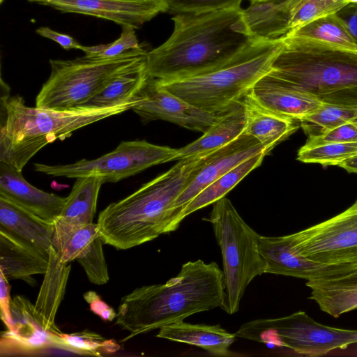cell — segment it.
I'll list each match as a JSON object with an SVG mask.
<instances>
[{
	"instance_id": "6da1fadb",
	"label": "cell",
	"mask_w": 357,
	"mask_h": 357,
	"mask_svg": "<svg viewBox=\"0 0 357 357\" xmlns=\"http://www.w3.org/2000/svg\"><path fill=\"white\" fill-rule=\"evenodd\" d=\"M170 37L148 52L147 76L160 82L205 72L230 59L254 40L240 8L176 14Z\"/></svg>"
},
{
	"instance_id": "5bb4252c",
	"label": "cell",
	"mask_w": 357,
	"mask_h": 357,
	"mask_svg": "<svg viewBox=\"0 0 357 357\" xmlns=\"http://www.w3.org/2000/svg\"><path fill=\"white\" fill-rule=\"evenodd\" d=\"M63 13H79L139 29L167 12L166 0H27Z\"/></svg>"
},
{
	"instance_id": "1f68e13d",
	"label": "cell",
	"mask_w": 357,
	"mask_h": 357,
	"mask_svg": "<svg viewBox=\"0 0 357 357\" xmlns=\"http://www.w3.org/2000/svg\"><path fill=\"white\" fill-rule=\"evenodd\" d=\"M357 119V108L323 103L300 123L307 137L320 135L327 130Z\"/></svg>"
},
{
	"instance_id": "f6af8a7d",
	"label": "cell",
	"mask_w": 357,
	"mask_h": 357,
	"mask_svg": "<svg viewBox=\"0 0 357 357\" xmlns=\"http://www.w3.org/2000/svg\"><path fill=\"white\" fill-rule=\"evenodd\" d=\"M338 166L348 172L357 174V155L344 160Z\"/></svg>"
},
{
	"instance_id": "8d00e7d4",
	"label": "cell",
	"mask_w": 357,
	"mask_h": 357,
	"mask_svg": "<svg viewBox=\"0 0 357 357\" xmlns=\"http://www.w3.org/2000/svg\"><path fill=\"white\" fill-rule=\"evenodd\" d=\"M243 0H166L172 14L202 13L240 8Z\"/></svg>"
},
{
	"instance_id": "7dc6e473",
	"label": "cell",
	"mask_w": 357,
	"mask_h": 357,
	"mask_svg": "<svg viewBox=\"0 0 357 357\" xmlns=\"http://www.w3.org/2000/svg\"><path fill=\"white\" fill-rule=\"evenodd\" d=\"M349 3H357V0H346Z\"/></svg>"
},
{
	"instance_id": "74e56055",
	"label": "cell",
	"mask_w": 357,
	"mask_h": 357,
	"mask_svg": "<svg viewBox=\"0 0 357 357\" xmlns=\"http://www.w3.org/2000/svg\"><path fill=\"white\" fill-rule=\"evenodd\" d=\"M329 142H357V123L349 121L320 135L307 137L305 144L311 146Z\"/></svg>"
},
{
	"instance_id": "f1b7e54d",
	"label": "cell",
	"mask_w": 357,
	"mask_h": 357,
	"mask_svg": "<svg viewBox=\"0 0 357 357\" xmlns=\"http://www.w3.org/2000/svg\"><path fill=\"white\" fill-rule=\"evenodd\" d=\"M285 36L312 40L357 52V43L336 14L319 18L291 30Z\"/></svg>"
},
{
	"instance_id": "d590c367",
	"label": "cell",
	"mask_w": 357,
	"mask_h": 357,
	"mask_svg": "<svg viewBox=\"0 0 357 357\" xmlns=\"http://www.w3.org/2000/svg\"><path fill=\"white\" fill-rule=\"evenodd\" d=\"M103 243L101 236L96 238L89 252L77 259L84 268L89 280L97 285L105 284L109 279L102 250Z\"/></svg>"
},
{
	"instance_id": "681fc988",
	"label": "cell",
	"mask_w": 357,
	"mask_h": 357,
	"mask_svg": "<svg viewBox=\"0 0 357 357\" xmlns=\"http://www.w3.org/2000/svg\"><path fill=\"white\" fill-rule=\"evenodd\" d=\"M355 121L357 123V119Z\"/></svg>"
},
{
	"instance_id": "ffe728a7",
	"label": "cell",
	"mask_w": 357,
	"mask_h": 357,
	"mask_svg": "<svg viewBox=\"0 0 357 357\" xmlns=\"http://www.w3.org/2000/svg\"><path fill=\"white\" fill-rule=\"evenodd\" d=\"M70 269V264L63 263L52 246L47 268L34 304V312L45 331L59 335L63 333L56 325L55 317L65 295Z\"/></svg>"
},
{
	"instance_id": "bcb514c9",
	"label": "cell",
	"mask_w": 357,
	"mask_h": 357,
	"mask_svg": "<svg viewBox=\"0 0 357 357\" xmlns=\"http://www.w3.org/2000/svg\"><path fill=\"white\" fill-rule=\"evenodd\" d=\"M274 1V0H250V3H253V2H261V1Z\"/></svg>"
},
{
	"instance_id": "ac0fdd59",
	"label": "cell",
	"mask_w": 357,
	"mask_h": 357,
	"mask_svg": "<svg viewBox=\"0 0 357 357\" xmlns=\"http://www.w3.org/2000/svg\"><path fill=\"white\" fill-rule=\"evenodd\" d=\"M249 93L262 106L299 122L323 105L310 96L279 84L266 73Z\"/></svg>"
},
{
	"instance_id": "b9f144b4",
	"label": "cell",
	"mask_w": 357,
	"mask_h": 357,
	"mask_svg": "<svg viewBox=\"0 0 357 357\" xmlns=\"http://www.w3.org/2000/svg\"><path fill=\"white\" fill-rule=\"evenodd\" d=\"M36 32L44 38L50 39L58 43L64 50H69L71 49L80 50L82 45H80L72 36L57 32L51 29L47 26H41L36 30Z\"/></svg>"
},
{
	"instance_id": "4316f807",
	"label": "cell",
	"mask_w": 357,
	"mask_h": 357,
	"mask_svg": "<svg viewBox=\"0 0 357 357\" xmlns=\"http://www.w3.org/2000/svg\"><path fill=\"white\" fill-rule=\"evenodd\" d=\"M103 183L102 177L77 178L66 197L64 207L54 224L72 227L93 223L99 192Z\"/></svg>"
},
{
	"instance_id": "2e32d148",
	"label": "cell",
	"mask_w": 357,
	"mask_h": 357,
	"mask_svg": "<svg viewBox=\"0 0 357 357\" xmlns=\"http://www.w3.org/2000/svg\"><path fill=\"white\" fill-rule=\"evenodd\" d=\"M13 329L1 332V356L35 355L50 349L63 350L61 335L45 331L38 321L34 305L16 295L11 300Z\"/></svg>"
},
{
	"instance_id": "cb8c5ba5",
	"label": "cell",
	"mask_w": 357,
	"mask_h": 357,
	"mask_svg": "<svg viewBox=\"0 0 357 357\" xmlns=\"http://www.w3.org/2000/svg\"><path fill=\"white\" fill-rule=\"evenodd\" d=\"M299 0H274L251 3L243 17L254 39L275 40L291 30L293 10Z\"/></svg>"
},
{
	"instance_id": "e575fe53",
	"label": "cell",
	"mask_w": 357,
	"mask_h": 357,
	"mask_svg": "<svg viewBox=\"0 0 357 357\" xmlns=\"http://www.w3.org/2000/svg\"><path fill=\"white\" fill-rule=\"evenodd\" d=\"M348 3L346 0H299L293 10L290 29L293 30L319 18L335 14Z\"/></svg>"
},
{
	"instance_id": "7402d4cb",
	"label": "cell",
	"mask_w": 357,
	"mask_h": 357,
	"mask_svg": "<svg viewBox=\"0 0 357 357\" xmlns=\"http://www.w3.org/2000/svg\"><path fill=\"white\" fill-rule=\"evenodd\" d=\"M47 255L8 233L0 231V272L9 280H23L35 284L33 275L45 274Z\"/></svg>"
},
{
	"instance_id": "4fadbf2b",
	"label": "cell",
	"mask_w": 357,
	"mask_h": 357,
	"mask_svg": "<svg viewBox=\"0 0 357 357\" xmlns=\"http://www.w3.org/2000/svg\"><path fill=\"white\" fill-rule=\"evenodd\" d=\"M263 151L266 152L264 146L244 131L227 144L202 156L174 203L180 220L182 221L180 216L182 210L207 185L243 161Z\"/></svg>"
},
{
	"instance_id": "52a82bcc",
	"label": "cell",
	"mask_w": 357,
	"mask_h": 357,
	"mask_svg": "<svg viewBox=\"0 0 357 357\" xmlns=\"http://www.w3.org/2000/svg\"><path fill=\"white\" fill-rule=\"evenodd\" d=\"M147 53L142 47L110 58L50 59L51 73L36 96V107H81L116 77L145 65Z\"/></svg>"
},
{
	"instance_id": "ee69618b",
	"label": "cell",
	"mask_w": 357,
	"mask_h": 357,
	"mask_svg": "<svg viewBox=\"0 0 357 357\" xmlns=\"http://www.w3.org/2000/svg\"><path fill=\"white\" fill-rule=\"evenodd\" d=\"M108 44L97 45L94 46L82 45L80 50L85 53V55L98 57L107 48Z\"/></svg>"
},
{
	"instance_id": "d4e9b609",
	"label": "cell",
	"mask_w": 357,
	"mask_h": 357,
	"mask_svg": "<svg viewBox=\"0 0 357 357\" xmlns=\"http://www.w3.org/2000/svg\"><path fill=\"white\" fill-rule=\"evenodd\" d=\"M156 337L198 347L214 356H230L232 353L229 347L236 336L219 324H194L181 321L162 326Z\"/></svg>"
},
{
	"instance_id": "c3c4849f",
	"label": "cell",
	"mask_w": 357,
	"mask_h": 357,
	"mask_svg": "<svg viewBox=\"0 0 357 357\" xmlns=\"http://www.w3.org/2000/svg\"><path fill=\"white\" fill-rule=\"evenodd\" d=\"M3 1V0H0V3H1Z\"/></svg>"
},
{
	"instance_id": "e0dca14e",
	"label": "cell",
	"mask_w": 357,
	"mask_h": 357,
	"mask_svg": "<svg viewBox=\"0 0 357 357\" xmlns=\"http://www.w3.org/2000/svg\"><path fill=\"white\" fill-rule=\"evenodd\" d=\"M0 197L51 222L59 216L66 202V197L32 185L24 178L22 171L1 161Z\"/></svg>"
},
{
	"instance_id": "f35d334b",
	"label": "cell",
	"mask_w": 357,
	"mask_h": 357,
	"mask_svg": "<svg viewBox=\"0 0 357 357\" xmlns=\"http://www.w3.org/2000/svg\"><path fill=\"white\" fill-rule=\"evenodd\" d=\"M121 36L114 42L109 43L107 48L99 55L100 58H110L119 56L131 50L142 47L135 34V29L123 26Z\"/></svg>"
},
{
	"instance_id": "60d3db41",
	"label": "cell",
	"mask_w": 357,
	"mask_h": 357,
	"mask_svg": "<svg viewBox=\"0 0 357 357\" xmlns=\"http://www.w3.org/2000/svg\"><path fill=\"white\" fill-rule=\"evenodd\" d=\"M0 309L1 318L8 330L13 329L10 313L11 298L10 296V286L8 280L0 272Z\"/></svg>"
},
{
	"instance_id": "5b68a950",
	"label": "cell",
	"mask_w": 357,
	"mask_h": 357,
	"mask_svg": "<svg viewBox=\"0 0 357 357\" xmlns=\"http://www.w3.org/2000/svg\"><path fill=\"white\" fill-rule=\"evenodd\" d=\"M137 98L112 107H77L69 109L31 107L19 96L1 100L0 161L22 171L42 148L64 139L79 128L131 108Z\"/></svg>"
},
{
	"instance_id": "484cf974",
	"label": "cell",
	"mask_w": 357,
	"mask_h": 357,
	"mask_svg": "<svg viewBox=\"0 0 357 357\" xmlns=\"http://www.w3.org/2000/svg\"><path fill=\"white\" fill-rule=\"evenodd\" d=\"M306 286L323 312L337 318L357 309V272L331 280H309Z\"/></svg>"
},
{
	"instance_id": "7c38bea8",
	"label": "cell",
	"mask_w": 357,
	"mask_h": 357,
	"mask_svg": "<svg viewBox=\"0 0 357 357\" xmlns=\"http://www.w3.org/2000/svg\"><path fill=\"white\" fill-rule=\"evenodd\" d=\"M136 97L138 100L131 109L143 123L164 120L204 132L215 119V114L188 103L148 76Z\"/></svg>"
},
{
	"instance_id": "4dcf8cb0",
	"label": "cell",
	"mask_w": 357,
	"mask_h": 357,
	"mask_svg": "<svg viewBox=\"0 0 357 357\" xmlns=\"http://www.w3.org/2000/svg\"><path fill=\"white\" fill-rule=\"evenodd\" d=\"M146 79L145 64L116 77L81 107H112L131 102Z\"/></svg>"
},
{
	"instance_id": "9c48e42d",
	"label": "cell",
	"mask_w": 357,
	"mask_h": 357,
	"mask_svg": "<svg viewBox=\"0 0 357 357\" xmlns=\"http://www.w3.org/2000/svg\"><path fill=\"white\" fill-rule=\"evenodd\" d=\"M235 335L264 343L271 348L286 347L307 356H321L357 343V330L319 324L302 311L283 317L247 322Z\"/></svg>"
},
{
	"instance_id": "83f0119b",
	"label": "cell",
	"mask_w": 357,
	"mask_h": 357,
	"mask_svg": "<svg viewBox=\"0 0 357 357\" xmlns=\"http://www.w3.org/2000/svg\"><path fill=\"white\" fill-rule=\"evenodd\" d=\"M266 155L265 151L257 153L211 183L185 206L181 213V219L183 220L188 215L225 197L245 176L261 164Z\"/></svg>"
},
{
	"instance_id": "f546056e",
	"label": "cell",
	"mask_w": 357,
	"mask_h": 357,
	"mask_svg": "<svg viewBox=\"0 0 357 357\" xmlns=\"http://www.w3.org/2000/svg\"><path fill=\"white\" fill-rule=\"evenodd\" d=\"M52 246L63 263H70L84 257L93 241L100 236L97 223L72 227L54 224Z\"/></svg>"
},
{
	"instance_id": "d6986e66",
	"label": "cell",
	"mask_w": 357,
	"mask_h": 357,
	"mask_svg": "<svg viewBox=\"0 0 357 357\" xmlns=\"http://www.w3.org/2000/svg\"><path fill=\"white\" fill-rule=\"evenodd\" d=\"M54 222L47 221L6 198L0 197V231L49 255Z\"/></svg>"
},
{
	"instance_id": "8fae6325",
	"label": "cell",
	"mask_w": 357,
	"mask_h": 357,
	"mask_svg": "<svg viewBox=\"0 0 357 357\" xmlns=\"http://www.w3.org/2000/svg\"><path fill=\"white\" fill-rule=\"evenodd\" d=\"M295 254L326 264H357V199L338 215L284 236Z\"/></svg>"
},
{
	"instance_id": "ba28073f",
	"label": "cell",
	"mask_w": 357,
	"mask_h": 357,
	"mask_svg": "<svg viewBox=\"0 0 357 357\" xmlns=\"http://www.w3.org/2000/svg\"><path fill=\"white\" fill-rule=\"evenodd\" d=\"M222 256L225 299L221 308L229 314L239 310L247 287L265 273L259 250L261 235L252 229L226 197L213 204L209 218Z\"/></svg>"
},
{
	"instance_id": "7bdbcfd3",
	"label": "cell",
	"mask_w": 357,
	"mask_h": 357,
	"mask_svg": "<svg viewBox=\"0 0 357 357\" xmlns=\"http://www.w3.org/2000/svg\"><path fill=\"white\" fill-rule=\"evenodd\" d=\"M357 43V3H349L335 13Z\"/></svg>"
},
{
	"instance_id": "9a60e30c",
	"label": "cell",
	"mask_w": 357,
	"mask_h": 357,
	"mask_svg": "<svg viewBox=\"0 0 357 357\" xmlns=\"http://www.w3.org/2000/svg\"><path fill=\"white\" fill-rule=\"evenodd\" d=\"M259 250L266 267L265 273L309 280H331L357 272V264H326L311 261L293 252L284 236H261Z\"/></svg>"
},
{
	"instance_id": "44dd1931",
	"label": "cell",
	"mask_w": 357,
	"mask_h": 357,
	"mask_svg": "<svg viewBox=\"0 0 357 357\" xmlns=\"http://www.w3.org/2000/svg\"><path fill=\"white\" fill-rule=\"evenodd\" d=\"M245 126V112L241 101L215 114L213 123L200 137L178 149L174 160L204 156L236 139L244 132Z\"/></svg>"
},
{
	"instance_id": "603a6c76",
	"label": "cell",
	"mask_w": 357,
	"mask_h": 357,
	"mask_svg": "<svg viewBox=\"0 0 357 357\" xmlns=\"http://www.w3.org/2000/svg\"><path fill=\"white\" fill-rule=\"evenodd\" d=\"M245 112V132L255 137L268 154L300 127L299 121L278 114L257 102L248 92L241 100Z\"/></svg>"
},
{
	"instance_id": "d6a6232c",
	"label": "cell",
	"mask_w": 357,
	"mask_h": 357,
	"mask_svg": "<svg viewBox=\"0 0 357 357\" xmlns=\"http://www.w3.org/2000/svg\"><path fill=\"white\" fill-rule=\"evenodd\" d=\"M355 155H357V142H329L311 146L304 144L298 150L296 159L305 163L338 166Z\"/></svg>"
},
{
	"instance_id": "836d02e7",
	"label": "cell",
	"mask_w": 357,
	"mask_h": 357,
	"mask_svg": "<svg viewBox=\"0 0 357 357\" xmlns=\"http://www.w3.org/2000/svg\"><path fill=\"white\" fill-rule=\"evenodd\" d=\"M61 342L65 351L77 354L101 356L116 352L120 346L114 340H107L89 330L73 333H62Z\"/></svg>"
},
{
	"instance_id": "ab89813d",
	"label": "cell",
	"mask_w": 357,
	"mask_h": 357,
	"mask_svg": "<svg viewBox=\"0 0 357 357\" xmlns=\"http://www.w3.org/2000/svg\"><path fill=\"white\" fill-rule=\"evenodd\" d=\"M83 297L89 303L90 310L98 315L102 320L111 321L116 319V311L103 301L96 292L93 291H87L83 295Z\"/></svg>"
},
{
	"instance_id": "8992f818",
	"label": "cell",
	"mask_w": 357,
	"mask_h": 357,
	"mask_svg": "<svg viewBox=\"0 0 357 357\" xmlns=\"http://www.w3.org/2000/svg\"><path fill=\"white\" fill-rule=\"evenodd\" d=\"M275 40L255 39L234 56L205 72L160 82L188 103L213 114L226 112L241 101L269 70L284 44Z\"/></svg>"
},
{
	"instance_id": "7a4b0ae2",
	"label": "cell",
	"mask_w": 357,
	"mask_h": 357,
	"mask_svg": "<svg viewBox=\"0 0 357 357\" xmlns=\"http://www.w3.org/2000/svg\"><path fill=\"white\" fill-rule=\"evenodd\" d=\"M225 299L224 274L217 263L188 261L166 283L142 286L121 298L116 324L130 335L121 342L194 314L221 307Z\"/></svg>"
},
{
	"instance_id": "277c9868",
	"label": "cell",
	"mask_w": 357,
	"mask_h": 357,
	"mask_svg": "<svg viewBox=\"0 0 357 357\" xmlns=\"http://www.w3.org/2000/svg\"><path fill=\"white\" fill-rule=\"evenodd\" d=\"M266 74L323 103L357 108V52L284 36Z\"/></svg>"
},
{
	"instance_id": "30bf717a",
	"label": "cell",
	"mask_w": 357,
	"mask_h": 357,
	"mask_svg": "<svg viewBox=\"0 0 357 357\" xmlns=\"http://www.w3.org/2000/svg\"><path fill=\"white\" fill-rule=\"evenodd\" d=\"M178 149L145 140L124 141L112 151L93 160L82 159L67 165L35 163V171L52 176H98L105 183L118 182L152 166L174 161Z\"/></svg>"
},
{
	"instance_id": "3957f363",
	"label": "cell",
	"mask_w": 357,
	"mask_h": 357,
	"mask_svg": "<svg viewBox=\"0 0 357 357\" xmlns=\"http://www.w3.org/2000/svg\"><path fill=\"white\" fill-rule=\"evenodd\" d=\"M200 158L178 160L167 172L105 208L97 221L104 243L126 250L176 230L182 221L174 205Z\"/></svg>"
}]
</instances>
